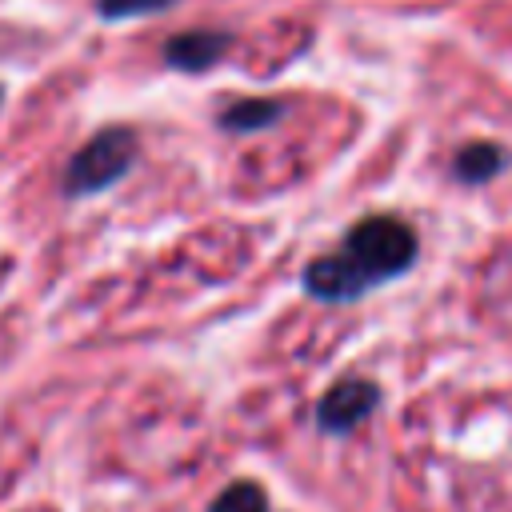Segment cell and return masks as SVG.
Listing matches in <instances>:
<instances>
[{
    "mask_svg": "<svg viewBox=\"0 0 512 512\" xmlns=\"http://www.w3.org/2000/svg\"><path fill=\"white\" fill-rule=\"evenodd\" d=\"M132 156H136V136L132 128H104L100 136H92L68 164L64 172V192L68 196H88V192H100L108 184H116L128 168H132Z\"/></svg>",
    "mask_w": 512,
    "mask_h": 512,
    "instance_id": "7a4b0ae2",
    "label": "cell"
},
{
    "mask_svg": "<svg viewBox=\"0 0 512 512\" xmlns=\"http://www.w3.org/2000/svg\"><path fill=\"white\" fill-rule=\"evenodd\" d=\"M280 112H284V108H280L276 100H240V104L224 108L220 124H224L228 132H252V128H264V124H272Z\"/></svg>",
    "mask_w": 512,
    "mask_h": 512,
    "instance_id": "5b68a950",
    "label": "cell"
},
{
    "mask_svg": "<svg viewBox=\"0 0 512 512\" xmlns=\"http://www.w3.org/2000/svg\"><path fill=\"white\" fill-rule=\"evenodd\" d=\"M172 0H96L100 16L108 20H136V16H148V12H160L168 8Z\"/></svg>",
    "mask_w": 512,
    "mask_h": 512,
    "instance_id": "ba28073f",
    "label": "cell"
},
{
    "mask_svg": "<svg viewBox=\"0 0 512 512\" xmlns=\"http://www.w3.org/2000/svg\"><path fill=\"white\" fill-rule=\"evenodd\" d=\"M504 164V152L496 144H468L460 156H456V172L464 180H488L496 168Z\"/></svg>",
    "mask_w": 512,
    "mask_h": 512,
    "instance_id": "8992f818",
    "label": "cell"
},
{
    "mask_svg": "<svg viewBox=\"0 0 512 512\" xmlns=\"http://www.w3.org/2000/svg\"><path fill=\"white\" fill-rule=\"evenodd\" d=\"M228 44L232 40L224 32H184L164 44V60L168 68H180V72H204L228 52Z\"/></svg>",
    "mask_w": 512,
    "mask_h": 512,
    "instance_id": "277c9868",
    "label": "cell"
},
{
    "mask_svg": "<svg viewBox=\"0 0 512 512\" xmlns=\"http://www.w3.org/2000/svg\"><path fill=\"white\" fill-rule=\"evenodd\" d=\"M416 260V232L396 216H364L336 252L312 260L304 268V288L316 300L344 304L364 296L368 288L400 276Z\"/></svg>",
    "mask_w": 512,
    "mask_h": 512,
    "instance_id": "6da1fadb",
    "label": "cell"
},
{
    "mask_svg": "<svg viewBox=\"0 0 512 512\" xmlns=\"http://www.w3.org/2000/svg\"><path fill=\"white\" fill-rule=\"evenodd\" d=\"M212 512H268V500H264V492H260L256 484L236 480L232 488H224V492L216 496Z\"/></svg>",
    "mask_w": 512,
    "mask_h": 512,
    "instance_id": "52a82bcc",
    "label": "cell"
},
{
    "mask_svg": "<svg viewBox=\"0 0 512 512\" xmlns=\"http://www.w3.org/2000/svg\"><path fill=\"white\" fill-rule=\"evenodd\" d=\"M376 384H368V380H340L324 400H320V408H316V420H320V428H328V432H348L352 424H360L372 408H376Z\"/></svg>",
    "mask_w": 512,
    "mask_h": 512,
    "instance_id": "3957f363",
    "label": "cell"
}]
</instances>
